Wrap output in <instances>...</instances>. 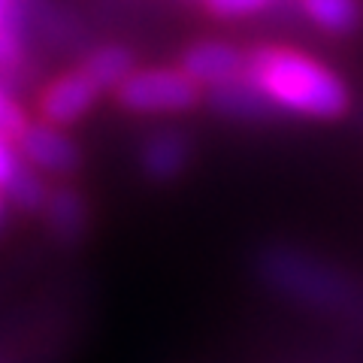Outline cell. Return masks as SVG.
Returning <instances> with one entry per match:
<instances>
[{"instance_id":"cell-13","label":"cell","mask_w":363,"mask_h":363,"mask_svg":"<svg viewBox=\"0 0 363 363\" xmlns=\"http://www.w3.org/2000/svg\"><path fill=\"white\" fill-rule=\"evenodd\" d=\"M281 0H206L209 13L218 18H248L267 9H276Z\"/></svg>"},{"instance_id":"cell-11","label":"cell","mask_w":363,"mask_h":363,"mask_svg":"<svg viewBox=\"0 0 363 363\" xmlns=\"http://www.w3.org/2000/svg\"><path fill=\"white\" fill-rule=\"evenodd\" d=\"M300 13L315 21V28L324 33L342 37V33L357 30L360 25V4L357 0H297Z\"/></svg>"},{"instance_id":"cell-3","label":"cell","mask_w":363,"mask_h":363,"mask_svg":"<svg viewBox=\"0 0 363 363\" xmlns=\"http://www.w3.org/2000/svg\"><path fill=\"white\" fill-rule=\"evenodd\" d=\"M116 100L121 109L136 116H176V112L194 109L203 94L200 85L185 70L173 67H149V70H133L116 88Z\"/></svg>"},{"instance_id":"cell-7","label":"cell","mask_w":363,"mask_h":363,"mask_svg":"<svg viewBox=\"0 0 363 363\" xmlns=\"http://www.w3.org/2000/svg\"><path fill=\"white\" fill-rule=\"evenodd\" d=\"M206 104L212 112H218V116L230 118V121H269L279 116L272 100L248 76L230 79V82H224V85L209 88Z\"/></svg>"},{"instance_id":"cell-16","label":"cell","mask_w":363,"mask_h":363,"mask_svg":"<svg viewBox=\"0 0 363 363\" xmlns=\"http://www.w3.org/2000/svg\"><path fill=\"white\" fill-rule=\"evenodd\" d=\"M4 203H6V197L0 194V218H4Z\"/></svg>"},{"instance_id":"cell-9","label":"cell","mask_w":363,"mask_h":363,"mask_svg":"<svg viewBox=\"0 0 363 363\" xmlns=\"http://www.w3.org/2000/svg\"><path fill=\"white\" fill-rule=\"evenodd\" d=\"M79 70L97 85V91H116L136 67H133L130 49H124V45H104V49L91 52Z\"/></svg>"},{"instance_id":"cell-8","label":"cell","mask_w":363,"mask_h":363,"mask_svg":"<svg viewBox=\"0 0 363 363\" xmlns=\"http://www.w3.org/2000/svg\"><path fill=\"white\" fill-rule=\"evenodd\" d=\"M188 157H191V143L179 130H155L152 136H145L140 149L143 173L152 182H173L176 176L185 173Z\"/></svg>"},{"instance_id":"cell-15","label":"cell","mask_w":363,"mask_h":363,"mask_svg":"<svg viewBox=\"0 0 363 363\" xmlns=\"http://www.w3.org/2000/svg\"><path fill=\"white\" fill-rule=\"evenodd\" d=\"M21 167H25V161H21L16 143L0 136V194L9 188V182L21 173Z\"/></svg>"},{"instance_id":"cell-2","label":"cell","mask_w":363,"mask_h":363,"mask_svg":"<svg viewBox=\"0 0 363 363\" xmlns=\"http://www.w3.org/2000/svg\"><path fill=\"white\" fill-rule=\"evenodd\" d=\"M257 272L267 285L306 309L345 312L357 303V285L342 269L300 248L269 245L257 257Z\"/></svg>"},{"instance_id":"cell-6","label":"cell","mask_w":363,"mask_h":363,"mask_svg":"<svg viewBox=\"0 0 363 363\" xmlns=\"http://www.w3.org/2000/svg\"><path fill=\"white\" fill-rule=\"evenodd\" d=\"M182 70H185L200 88H215L230 79L245 76V55L230 43L203 40L194 43L182 55Z\"/></svg>"},{"instance_id":"cell-4","label":"cell","mask_w":363,"mask_h":363,"mask_svg":"<svg viewBox=\"0 0 363 363\" xmlns=\"http://www.w3.org/2000/svg\"><path fill=\"white\" fill-rule=\"evenodd\" d=\"M16 149L25 164H30L33 169H43V173H52V176L76 173L79 161H82L76 143L58 124H49V121H28L25 130L16 136Z\"/></svg>"},{"instance_id":"cell-1","label":"cell","mask_w":363,"mask_h":363,"mask_svg":"<svg viewBox=\"0 0 363 363\" xmlns=\"http://www.w3.org/2000/svg\"><path fill=\"white\" fill-rule=\"evenodd\" d=\"M245 76L279 112L330 121L345 116L348 88L330 67L281 45H257L245 55Z\"/></svg>"},{"instance_id":"cell-5","label":"cell","mask_w":363,"mask_h":363,"mask_svg":"<svg viewBox=\"0 0 363 363\" xmlns=\"http://www.w3.org/2000/svg\"><path fill=\"white\" fill-rule=\"evenodd\" d=\"M97 97H100L97 85L91 82L82 70L67 73L61 79H55V82L43 91L40 116H43V121L67 128V124H73L82 116H88L91 106L97 104Z\"/></svg>"},{"instance_id":"cell-10","label":"cell","mask_w":363,"mask_h":363,"mask_svg":"<svg viewBox=\"0 0 363 363\" xmlns=\"http://www.w3.org/2000/svg\"><path fill=\"white\" fill-rule=\"evenodd\" d=\"M45 215H49V227L61 242H76L88 224V209L82 197L73 188H58L49 194L45 203Z\"/></svg>"},{"instance_id":"cell-12","label":"cell","mask_w":363,"mask_h":363,"mask_svg":"<svg viewBox=\"0 0 363 363\" xmlns=\"http://www.w3.org/2000/svg\"><path fill=\"white\" fill-rule=\"evenodd\" d=\"M21 61V6L0 0V76L13 73Z\"/></svg>"},{"instance_id":"cell-14","label":"cell","mask_w":363,"mask_h":363,"mask_svg":"<svg viewBox=\"0 0 363 363\" xmlns=\"http://www.w3.org/2000/svg\"><path fill=\"white\" fill-rule=\"evenodd\" d=\"M25 124H28V116L21 112V106L16 100L9 97V91L0 85V136L16 143V136L25 130Z\"/></svg>"}]
</instances>
